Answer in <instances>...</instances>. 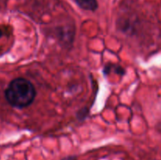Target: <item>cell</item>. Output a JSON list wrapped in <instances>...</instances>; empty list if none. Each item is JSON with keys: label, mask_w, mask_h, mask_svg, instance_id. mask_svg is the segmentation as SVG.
<instances>
[{"label": "cell", "mask_w": 161, "mask_h": 160, "mask_svg": "<svg viewBox=\"0 0 161 160\" xmlns=\"http://www.w3.org/2000/svg\"><path fill=\"white\" fill-rule=\"evenodd\" d=\"M2 36H3V31H2V30L0 29V38H1Z\"/></svg>", "instance_id": "obj_4"}, {"label": "cell", "mask_w": 161, "mask_h": 160, "mask_svg": "<svg viewBox=\"0 0 161 160\" xmlns=\"http://www.w3.org/2000/svg\"><path fill=\"white\" fill-rule=\"evenodd\" d=\"M36 94V89L32 83L23 78L11 81L5 91V97L8 103L17 108H26L31 104Z\"/></svg>", "instance_id": "obj_1"}, {"label": "cell", "mask_w": 161, "mask_h": 160, "mask_svg": "<svg viewBox=\"0 0 161 160\" xmlns=\"http://www.w3.org/2000/svg\"><path fill=\"white\" fill-rule=\"evenodd\" d=\"M80 8L86 10L94 11L98 7L97 0H75Z\"/></svg>", "instance_id": "obj_2"}, {"label": "cell", "mask_w": 161, "mask_h": 160, "mask_svg": "<svg viewBox=\"0 0 161 160\" xmlns=\"http://www.w3.org/2000/svg\"><path fill=\"white\" fill-rule=\"evenodd\" d=\"M62 160H76V158L74 156H69V157H66V158H63Z\"/></svg>", "instance_id": "obj_3"}]
</instances>
